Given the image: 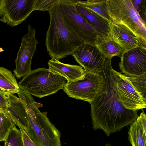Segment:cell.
I'll return each mask as SVG.
<instances>
[{
    "label": "cell",
    "instance_id": "obj_28",
    "mask_svg": "<svg viewBox=\"0 0 146 146\" xmlns=\"http://www.w3.org/2000/svg\"><path fill=\"white\" fill-rule=\"evenodd\" d=\"M106 146H111V145L110 144L107 143L106 144Z\"/></svg>",
    "mask_w": 146,
    "mask_h": 146
},
{
    "label": "cell",
    "instance_id": "obj_17",
    "mask_svg": "<svg viewBox=\"0 0 146 146\" xmlns=\"http://www.w3.org/2000/svg\"><path fill=\"white\" fill-rule=\"evenodd\" d=\"M77 4L99 15L109 23L111 21L109 12L108 0H75Z\"/></svg>",
    "mask_w": 146,
    "mask_h": 146
},
{
    "label": "cell",
    "instance_id": "obj_27",
    "mask_svg": "<svg viewBox=\"0 0 146 146\" xmlns=\"http://www.w3.org/2000/svg\"><path fill=\"white\" fill-rule=\"evenodd\" d=\"M137 119L140 123L146 137V114L143 112L141 113Z\"/></svg>",
    "mask_w": 146,
    "mask_h": 146
},
{
    "label": "cell",
    "instance_id": "obj_14",
    "mask_svg": "<svg viewBox=\"0 0 146 146\" xmlns=\"http://www.w3.org/2000/svg\"><path fill=\"white\" fill-rule=\"evenodd\" d=\"M109 38L119 45L123 52L139 45L136 36L125 26L112 22L109 23Z\"/></svg>",
    "mask_w": 146,
    "mask_h": 146
},
{
    "label": "cell",
    "instance_id": "obj_16",
    "mask_svg": "<svg viewBox=\"0 0 146 146\" xmlns=\"http://www.w3.org/2000/svg\"><path fill=\"white\" fill-rule=\"evenodd\" d=\"M75 6L77 10L100 36L109 37L110 25L106 20L97 14L78 5L76 2Z\"/></svg>",
    "mask_w": 146,
    "mask_h": 146
},
{
    "label": "cell",
    "instance_id": "obj_5",
    "mask_svg": "<svg viewBox=\"0 0 146 146\" xmlns=\"http://www.w3.org/2000/svg\"><path fill=\"white\" fill-rule=\"evenodd\" d=\"M112 23L123 25L137 37L139 45L146 48V27L135 10L131 0H108Z\"/></svg>",
    "mask_w": 146,
    "mask_h": 146
},
{
    "label": "cell",
    "instance_id": "obj_19",
    "mask_svg": "<svg viewBox=\"0 0 146 146\" xmlns=\"http://www.w3.org/2000/svg\"><path fill=\"white\" fill-rule=\"evenodd\" d=\"M15 76L6 68H0V90L11 94H18L20 90Z\"/></svg>",
    "mask_w": 146,
    "mask_h": 146
},
{
    "label": "cell",
    "instance_id": "obj_11",
    "mask_svg": "<svg viewBox=\"0 0 146 146\" xmlns=\"http://www.w3.org/2000/svg\"><path fill=\"white\" fill-rule=\"evenodd\" d=\"M114 72L116 89L124 106L134 111L146 108L144 98L124 75L114 70Z\"/></svg>",
    "mask_w": 146,
    "mask_h": 146
},
{
    "label": "cell",
    "instance_id": "obj_1",
    "mask_svg": "<svg viewBox=\"0 0 146 146\" xmlns=\"http://www.w3.org/2000/svg\"><path fill=\"white\" fill-rule=\"evenodd\" d=\"M111 59H106L103 70L102 88L90 104L93 129H102L107 135L119 131L131 124L138 117L137 111L126 109L121 101L115 84V75Z\"/></svg>",
    "mask_w": 146,
    "mask_h": 146
},
{
    "label": "cell",
    "instance_id": "obj_29",
    "mask_svg": "<svg viewBox=\"0 0 146 146\" xmlns=\"http://www.w3.org/2000/svg\"><path fill=\"white\" fill-rule=\"evenodd\" d=\"M145 26H146V24H145Z\"/></svg>",
    "mask_w": 146,
    "mask_h": 146
},
{
    "label": "cell",
    "instance_id": "obj_2",
    "mask_svg": "<svg viewBox=\"0 0 146 146\" xmlns=\"http://www.w3.org/2000/svg\"><path fill=\"white\" fill-rule=\"evenodd\" d=\"M50 17L45 45L52 58L59 60L73 52L84 42L70 29L64 19L60 0L47 11Z\"/></svg>",
    "mask_w": 146,
    "mask_h": 146
},
{
    "label": "cell",
    "instance_id": "obj_24",
    "mask_svg": "<svg viewBox=\"0 0 146 146\" xmlns=\"http://www.w3.org/2000/svg\"><path fill=\"white\" fill-rule=\"evenodd\" d=\"M133 6L138 14L146 24V0H131Z\"/></svg>",
    "mask_w": 146,
    "mask_h": 146
},
{
    "label": "cell",
    "instance_id": "obj_6",
    "mask_svg": "<svg viewBox=\"0 0 146 146\" xmlns=\"http://www.w3.org/2000/svg\"><path fill=\"white\" fill-rule=\"evenodd\" d=\"M65 21L72 31L85 43L95 44L100 36L77 10L75 0H60Z\"/></svg>",
    "mask_w": 146,
    "mask_h": 146
},
{
    "label": "cell",
    "instance_id": "obj_13",
    "mask_svg": "<svg viewBox=\"0 0 146 146\" xmlns=\"http://www.w3.org/2000/svg\"><path fill=\"white\" fill-rule=\"evenodd\" d=\"M0 111L12 119L18 127L26 131L28 125L26 110L20 98L14 94L0 90Z\"/></svg>",
    "mask_w": 146,
    "mask_h": 146
},
{
    "label": "cell",
    "instance_id": "obj_18",
    "mask_svg": "<svg viewBox=\"0 0 146 146\" xmlns=\"http://www.w3.org/2000/svg\"><path fill=\"white\" fill-rule=\"evenodd\" d=\"M95 44L107 58L111 59L114 56L120 57L123 52L122 48L119 45L109 37L98 38Z\"/></svg>",
    "mask_w": 146,
    "mask_h": 146
},
{
    "label": "cell",
    "instance_id": "obj_22",
    "mask_svg": "<svg viewBox=\"0 0 146 146\" xmlns=\"http://www.w3.org/2000/svg\"><path fill=\"white\" fill-rule=\"evenodd\" d=\"M4 141V146H24L21 131L15 125L10 130Z\"/></svg>",
    "mask_w": 146,
    "mask_h": 146
},
{
    "label": "cell",
    "instance_id": "obj_9",
    "mask_svg": "<svg viewBox=\"0 0 146 146\" xmlns=\"http://www.w3.org/2000/svg\"><path fill=\"white\" fill-rule=\"evenodd\" d=\"M35 0H0V21L14 27L25 21L34 11Z\"/></svg>",
    "mask_w": 146,
    "mask_h": 146
},
{
    "label": "cell",
    "instance_id": "obj_23",
    "mask_svg": "<svg viewBox=\"0 0 146 146\" xmlns=\"http://www.w3.org/2000/svg\"><path fill=\"white\" fill-rule=\"evenodd\" d=\"M124 75L141 95L146 103V72L139 76L134 77H129Z\"/></svg>",
    "mask_w": 146,
    "mask_h": 146
},
{
    "label": "cell",
    "instance_id": "obj_25",
    "mask_svg": "<svg viewBox=\"0 0 146 146\" xmlns=\"http://www.w3.org/2000/svg\"><path fill=\"white\" fill-rule=\"evenodd\" d=\"M59 0H35L34 11L39 10L42 11H48L50 8Z\"/></svg>",
    "mask_w": 146,
    "mask_h": 146
},
{
    "label": "cell",
    "instance_id": "obj_12",
    "mask_svg": "<svg viewBox=\"0 0 146 146\" xmlns=\"http://www.w3.org/2000/svg\"><path fill=\"white\" fill-rule=\"evenodd\" d=\"M118 64L121 72L134 77L146 72V48L139 45L125 52L120 56Z\"/></svg>",
    "mask_w": 146,
    "mask_h": 146
},
{
    "label": "cell",
    "instance_id": "obj_7",
    "mask_svg": "<svg viewBox=\"0 0 146 146\" xmlns=\"http://www.w3.org/2000/svg\"><path fill=\"white\" fill-rule=\"evenodd\" d=\"M103 82L101 75L85 72L81 78L67 82L63 89L69 97L90 103L99 93Z\"/></svg>",
    "mask_w": 146,
    "mask_h": 146
},
{
    "label": "cell",
    "instance_id": "obj_4",
    "mask_svg": "<svg viewBox=\"0 0 146 146\" xmlns=\"http://www.w3.org/2000/svg\"><path fill=\"white\" fill-rule=\"evenodd\" d=\"M67 82L64 77L53 73L48 69L40 68L27 74L18 84L22 90L40 98L63 89Z\"/></svg>",
    "mask_w": 146,
    "mask_h": 146
},
{
    "label": "cell",
    "instance_id": "obj_26",
    "mask_svg": "<svg viewBox=\"0 0 146 146\" xmlns=\"http://www.w3.org/2000/svg\"><path fill=\"white\" fill-rule=\"evenodd\" d=\"M19 127L22 134L24 146H40L31 139L22 127Z\"/></svg>",
    "mask_w": 146,
    "mask_h": 146
},
{
    "label": "cell",
    "instance_id": "obj_21",
    "mask_svg": "<svg viewBox=\"0 0 146 146\" xmlns=\"http://www.w3.org/2000/svg\"><path fill=\"white\" fill-rule=\"evenodd\" d=\"M15 122L2 111H0V141H4L10 130Z\"/></svg>",
    "mask_w": 146,
    "mask_h": 146
},
{
    "label": "cell",
    "instance_id": "obj_15",
    "mask_svg": "<svg viewBox=\"0 0 146 146\" xmlns=\"http://www.w3.org/2000/svg\"><path fill=\"white\" fill-rule=\"evenodd\" d=\"M48 69L50 71L64 77L67 82L81 78L85 72L81 66L64 64L54 57L48 61Z\"/></svg>",
    "mask_w": 146,
    "mask_h": 146
},
{
    "label": "cell",
    "instance_id": "obj_3",
    "mask_svg": "<svg viewBox=\"0 0 146 146\" xmlns=\"http://www.w3.org/2000/svg\"><path fill=\"white\" fill-rule=\"evenodd\" d=\"M18 94L27 113L28 125L25 131L31 139L40 146H61L60 131L49 120L47 112L38 109L42 105L21 89Z\"/></svg>",
    "mask_w": 146,
    "mask_h": 146
},
{
    "label": "cell",
    "instance_id": "obj_20",
    "mask_svg": "<svg viewBox=\"0 0 146 146\" xmlns=\"http://www.w3.org/2000/svg\"><path fill=\"white\" fill-rule=\"evenodd\" d=\"M128 139L132 146H146V136L137 119L130 125Z\"/></svg>",
    "mask_w": 146,
    "mask_h": 146
},
{
    "label": "cell",
    "instance_id": "obj_8",
    "mask_svg": "<svg viewBox=\"0 0 146 146\" xmlns=\"http://www.w3.org/2000/svg\"><path fill=\"white\" fill-rule=\"evenodd\" d=\"M27 27V32L23 36L15 60V68L13 72L18 79L23 77L31 71L32 58L39 43L35 37V29L30 25Z\"/></svg>",
    "mask_w": 146,
    "mask_h": 146
},
{
    "label": "cell",
    "instance_id": "obj_10",
    "mask_svg": "<svg viewBox=\"0 0 146 146\" xmlns=\"http://www.w3.org/2000/svg\"><path fill=\"white\" fill-rule=\"evenodd\" d=\"M71 55L85 72L100 74L102 72L106 58L96 44L84 43Z\"/></svg>",
    "mask_w": 146,
    "mask_h": 146
}]
</instances>
